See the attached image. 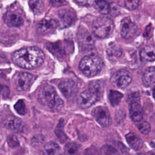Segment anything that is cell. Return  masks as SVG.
Wrapping results in <instances>:
<instances>
[{"label":"cell","instance_id":"cell-1","mask_svg":"<svg viewBox=\"0 0 155 155\" xmlns=\"http://www.w3.org/2000/svg\"><path fill=\"white\" fill-rule=\"evenodd\" d=\"M44 57V52L38 47H27L14 52L12 60L19 67L26 69H33L42 65Z\"/></svg>","mask_w":155,"mask_h":155},{"label":"cell","instance_id":"cell-2","mask_svg":"<svg viewBox=\"0 0 155 155\" xmlns=\"http://www.w3.org/2000/svg\"><path fill=\"white\" fill-rule=\"evenodd\" d=\"M38 101L42 105L52 110L61 109L64 104L55 89L50 85H45L41 88L38 93Z\"/></svg>","mask_w":155,"mask_h":155},{"label":"cell","instance_id":"cell-3","mask_svg":"<svg viewBox=\"0 0 155 155\" xmlns=\"http://www.w3.org/2000/svg\"><path fill=\"white\" fill-rule=\"evenodd\" d=\"M103 61L96 54H90L84 56L81 61L79 68L86 76L91 77L96 75L102 69Z\"/></svg>","mask_w":155,"mask_h":155},{"label":"cell","instance_id":"cell-4","mask_svg":"<svg viewBox=\"0 0 155 155\" xmlns=\"http://www.w3.org/2000/svg\"><path fill=\"white\" fill-rule=\"evenodd\" d=\"M114 29L113 21L105 16L97 18L92 24V30L95 36L100 38L108 37L111 34Z\"/></svg>","mask_w":155,"mask_h":155},{"label":"cell","instance_id":"cell-5","mask_svg":"<svg viewBox=\"0 0 155 155\" xmlns=\"http://www.w3.org/2000/svg\"><path fill=\"white\" fill-rule=\"evenodd\" d=\"M131 80L132 78L130 72L124 69L118 70L111 78V84L119 88L127 87L130 85Z\"/></svg>","mask_w":155,"mask_h":155},{"label":"cell","instance_id":"cell-6","mask_svg":"<svg viewBox=\"0 0 155 155\" xmlns=\"http://www.w3.org/2000/svg\"><path fill=\"white\" fill-rule=\"evenodd\" d=\"M34 81V76L25 72L19 73L14 78L15 87L20 91L28 90L30 88Z\"/></svg>","mask_w":155,"mask_h":155},{"label":"cell","instance_id":"cell-7","mask_svg":"<svg viewBox=\"0 0 155 155\" xmlns=\"http://www.w3.org/2000/svg\"><path fill=\"white\" fill-rule=\"evenodd\" d=\"M94 119L102 127H106L111 124V118L108 109L105 107L99 106L92 111Z\"/></svg>","mask_w":155,"mask_h":155},{"label":"cell","instance_id":"cell-8","mask_svg":"<svg viewBox=\"0 0 155 155\" xmlns=\"http://www.w3.org/2000/svg\"><path fill=\"white\" fill-rule=\"evenodd\" d=\"M77 40L81 47L85 50H90L94 45V40L91 34L84 27L79 28L77 32Z\"/></svg>","mask_w":155,"mask_h":155},{"label":"cell","instance_id":"cell-9","mask_svg":"<svg viewBox=\"0 0 155 155\" xmlns=\"http://www.w3.org/2000/svg\"><path fill=\"white\" fill-rule=\"evenodd\" d=\"M99 98L90 90H85L78 98V104L82 108H87L94 104Z\"/></svg>","mask_w":155,"mask_h":155},{"label":"cell","instance_id":"cell-10","mask_svg":"<svg viewBox=\"0 0 155 155\" xmlns=\"http://www.w3.org/2000/svg\"><path fill=\"white\" fill-rule=\"evenodd\" d=\"M137 31V26L130 18H125L120 22V31L122 36L125 39H130L134 36Z\"/></svg>","mask_w":155,"mask_h":155},{"label":"cell","instance_id":"cell-11","mask_svg":"<svg viewBox=\"0 0 155 155\" xmlns=\"http://www.w3.org/2000/svg\"><path fill=\"white\" fill-rule=\"evenodd\" d=\"M5 23L9 27H19L24 22L21 14L16 10H8L3 17Z\"/></svg>","mask_w":155,"mask_h":155},{"label":"cell","instance_id":"cell-12","mask_svg":"<svg viewBox=\"0 0 155 155\" xmlns=\"http://www.w3.org/2000/svg\"><path fill=\"white\" fill-rule=\"evenodd\" d=\"M59 88L63 95L66 97L74 96L78 91L77 84L72 80L66 79L59 84Z\"/></svg>","mask_w":155,"mask_h":155},{"label":"cell","instance_id":"cell-13","mask_svg":"<svg viewBox=\"0 0 155 155\" xmlns=\"http://www.w3.org/2000/svg\"><path fill=\"white\" fill-rule=\"evenodd\" d=\"M57 25L56 21L52 19H44L38 25V31L42 34L47 33L54 30Z\"/></svg>","mask_w":155,"mask_h":155},{"label":"cell","instance_id":"cell-14","mask_svg":"<svg viewBox=\"0 0 155 155\" xmlns=\"http://www.w3.org/2000/svg\"><path fill=\"white\" fill-rule=\"evenodd\" d=\"M130 114L134 122H139L143 118V110L137 102H132L130 107Z\"/></svg>","mask_w":155,"mask_h":155},{"label":"cell","instance_id":"cell-15","mask_svg":"<svg viewBox=\"0 0 155 155\" xmlns=\"http://www.w3.org/2000/svg\"><path fill=\"white\" fill-rule=\"evenodd\" d=\"M128 145L134 150L141 149L143 145L142 140L133 133H129L125 136Z\"/></svg>","mask_w":155,"mask_h":155},{"label":"cell","instance_id":"cell-16","mask_svg":"<svg viewBox=\"0 0 155 155\" xmlns=\"http://www.w3.org/2000/svg\"><path fill=\"white\" fill-rule=\"evenodd\" d=\"M3 125L7 129L11 130H16L20 128L22 124V120L14 116H7L2 122Z\"/></svg>","mask_w":155,"mask_h":155},{"label":"cell","instance_id":"cell-17","mask_svg":"<svg viewBox=\"0 0 155 155\" xmlns=\"http://www.w3.org/2000/svg\"><path fill=\"white\" fill-rule=\"evenodd\" d=\"M58 14L61 22L66 26L71 24L75 18L74 12L68 9H61L59 11Z\"/></svg>","mask_w":155,"mask_h":155},{"label":"cell","instance_id":"cell-18","mask_svg":"<svg viewBox=\"0 0 155 155\" xmlns=\"http://www.w3.org/2000/svg\"><path fill=\"white\" fill-rule=\"evenodd\" d=\"M140 59L144 62H153L155 59L154 48L153 46H146L140 51Z\"/></svg>","mask_w":155,"mask_h":155},{"label":"cell","instance_id":"cell-19","mask_svg":"<svg viewBox=\"0 0 155 155\" xmlns=\"http://www.w3.org/2000/svg\"><path fill=\"white\" fill-rule=\"evenodd\" d=\"M155 71L154 67H148L144 72L142 76V82L147 87L151 86L154 83Z\"/></svg>","mask_w":155,"mask_h":155},{"label":"cell","instance_id":"cell-20","mask_svg":"<svg viewBox=\"0 0 155 155\" xmlns=\"http://www.w3.org/2000/svg\"><path fill=\"white\" fill-rule=\"evenodd\" d=\"M118 4L129 10H134L139 7L141 0H118Z\"/></svg>","mask_w":155,"mask_h":155},{"label":"cell","instance_id":"cell-21","mask_svg":"<svg viewBox=\"0 0 155 155\" xmlns=\"http://www.w3.org/2000/svg\"><path fill=\"white\" fill-rule=\"evenodd\" d=\"M88 89L94 93L100 99L104 93V83L101 81H93L90 83Z\"/></svg>","mask_w":155,"mask_h":155},{"label":"cell","instance_id":"cell-22","mask_svg":"<svg viewBox=\"0 0 155 155\" xmlns=\"http://www.w3.org/2000/svg\"><path fill=\"white\" fill-rule=\"evenodd\" d=\"M44 153L47 154H59L61 153V149L59 145L54 142H49L45 145Z\"/></svg>","mask_w":155,"mask_h":155},{"label":"cell","instance_id":"cell-23","mask_svg":"<svg viewBox=\"0 0 155 155\" xmlns=\"http://www.w3.org/2000/svg\"><path fill=\"white\" fill-rule=\"evenodd\" d=\"M94 5L96 10L102 15H107L110 12V5L104 0H97Z\"/></svg>","mask_w":155,"mask_h":155},{"label":"cell","instance_id":"cell-24","mask_svg":"<svg viewBox=\"0 0 155 155\" xmlns=\"http://www.w3.org/2000/svg\"><path fill=\"white\" fill-rule=\"evenodd\" d=\"M28 4L35 15L41 14L44 10V3L42 0H29Z\"/></svg>","mask_w":155,"mask_h":155},{"label":"cell","instance_id":"cell-25","mask_svg":"<svg viewBox=\"0 0 155 155\" xmlns=\"http://www.w3.org/2000/svg\"><path fill=\"white\" fill-rule=\"evenodd\" d=\"M108 97L111 105L114 107L120 103L123 97V94L118 91L111 90L110 91Z\"/></svg>","mask_w":155,"mask_h":155},{"label":"cell","instance_id":"cell-26","mask_svg":"<svg viewBox=\"0 0 155 155\" xmlns=\"http://www.w3.org/2000/svg\"><path fill=\"white\" fill-rule=\"evenodd\" d=\"M64 151L65 153L68 154H77L79 151V145L74 142L68 143L65 145Z\"/></svg>","mask_w":155,"mask_h":155},{"label":"cell","instance_id":"cell-27","mask_svg":"<svg viewBox=\"0 0 155 155\" xmlns=\"http://www.w3.org/2000/svg\"><path fill=\"white\" fill-rule=\"evenodd\" d=\"M48 49H49L50 51L53 53V54H57L58 56L62 55V54L65 53L61 44L54 43L52 44H49L48 45Z\"/></svg>","mask_w":155,"mask_h":155},{"label":"cell","instance_id":"cell-28","mask_svg":"<svg viewBox=\"0 0 155 155\" xmlns=\"http://www.w3.org/2000/svg\"><path fill=\"white\" fill-rule=\"evenodd\" d=\"M16 111L20 115H25L27 113V108L23 100H19L14 105Z\"/></svg>","mask_w":155,"mask_h":155},{"label":"cell","instance_id":"cell-29","mask_svg":"<svg viewBox=\"0 0 155 155\" xmlns=\"http://www.w3.org/2000/svg\"><path fill=\"white\" fill-rule=\"evenodd\" d=\"M107 53L110 56H115L117 57L120 55L121 51L120 48L117 47V44L114 43H111L110 47L107 48Z\"/></svg>","mask_w":155,"mask_h":155},{"label":"cell","instance_id":"cell-30","mask_svg":"<svg viewBox=\"0 0 155 155\" xmlns=\"http://www.w3.org/2000/svg\"><path fill=\"white\" fill-rule=\"evenodd\" d=\"M61 124H62V121H61L59 122V124L58 125V127L55 130V133H56L57 137L61 140V142H64L66 141L67 137L64 132L63 125H61Z\"/></svg>","mask_w":155,"mask_h":155},{"label":"cell","instance_id":"cell-31","mask_svg":"<svg viewBox=\"0 0 155 155\" xmlns=\"http://www.w3.org/2000/svg\"><path fill=\"white\" fill-rule=\"evenodd\" d=\"M137 126L139 131L143 134H148L151 130L150 124L147 121H139V123L137 124Z\"/></svg>","mask_w":155,"mask_h":155},{"label":"cell","instance_id":"cell-32","mask_svg":"<svg viewBox=\"0 0 155 155\" xmlns=\"http://www.w3.org/2000/svg\"><path fill=\"white\" fill-rule=\"evenodd\" d=\"M7 143L12 148H16L19 146V141L15 135H9L7 137Z\"/></svg>","mask_w":155,"mask_h":155},{"label":"cell","instance_id":"cell-33","mask_svg":"<svg viewBox=\"0 0 155 155\" xmlns=\"http://www.w3.org/2000/svg\"><path fill=\"white\" fill-rule=\"evenodd\" d=\"M97 0H75L76 2L81 6H91L94 5Z\"/></svg>","mask_w":155,"mask_h":155},{"label":"cell","instance_id":"cell-34","mask_svg":"<svg viewBox=\"0 0 155 155\" xmlns=\"http://www.w3.org/2000/svg\"><path fill=\"white\" fill-rule=\"evenodd\" d=\"M51 5L55 7H59L65 5L67 2L65 0H50Z\"/></svg>","mask_w":155,"mask_h":155},{"label":"cell","instance_id":"cell-35","mask_svg":"<svg viewBox=\"0 0 155 155\" xmlns=\"http://www.w3.org/2000/svg\"><path fill=\"white\" fill-rule=\"evenodd\" d=\"M9 93V90L7 87L3 85H0V94L3 96H8Z\"/></svg>","mask_w":155,"mask_h":155},{"label":"cell","instance_id":"cell-36","mask_svg":"<svg viewBox=\"0 0 155 155\" xmlns=\"http://www.w3.org/2000/svg\"><path fill=\"white\" fill-rule=\"evenodd\" d=\"M42 142H43V137L41 135L35 137L34 140H33V143L34 145H38L42 144Z\"/></svg>","mask_w":155,"mask_h":155}]
</instances>
